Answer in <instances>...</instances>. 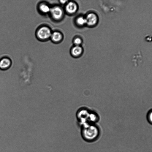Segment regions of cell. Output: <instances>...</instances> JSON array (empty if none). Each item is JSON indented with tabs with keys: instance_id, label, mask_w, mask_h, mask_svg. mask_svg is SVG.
I'll return each mask as SVG.
<instances>
[{
	"instance_id": "cell-1",
	"label": "cell",
	"mask_w": 152,
	"mask_h": 152,
	"mask_svg": "<svg viewBox=\"0 0 152 152\" xmlns=\"http://www.w3.org/2000/svg\"><path fill=\"white\" fill-rule=\"evenodd\" d=\"M100 132L98 127L95 125L87 124L82 127L81 134L83 138L88 142H92L99 137Z\"/></svg>"
},
{
	"instance_id": "cell-2",
	"label": "cell",
	"mask_w": 152,
	"mask_h": 152,
	"mask_svg": "<svg viewBox=\"0 0 152 152\" xmlns=\"http://www.w3.org/2000/svg\"><path fill=\"white\" fill-rule=\"evenodd\" d=\"M52 33L50 29L46 27H42L38 30V37L42 39H47L51 37Z\"/></svg>"
},
{
	"instance_id": "cell-3",
	"label": "cell",
	"mask_w": 152,
	"mask_h": 152,
	"mask_svg": "<svg viewBox=\"0 0 152 152\" xmlns=\"http://www.w3.org/2000/svg\"><path fill=\"white\" fill-rule=\"evenodd\" d=\"M50 12L54 19H59L61 18L63 12L61 9L58 7H55L50 9Z\"/></svg>"
},
{
	"instance_id": "cell-4",
	"label": "cell",
	"mask_w": 152,
	"mask_h": 152,
	"mask_svg": "<svg viewBox=\"0 0 152 152\" xmlns=\"http://www.w3.org/2000/svg\"><path fill=\"white\" fill-rule=\"evenodd\" d=\"M11 62L7 58H3L0 59V69L5 70L8 69L10 66Z\"/></svg>"
},
{
	"instance_id": "cell-5",
	"label": "cell",
	"mask_w": 152,
	"mask_h": 152,
	"mask_svg": "<svg viewBox=\"0 0 152 152\" xmlns=\"http://www.w3.org/2000/svg\"><path fill=\"white\" fill-rule=\"evenodd\" d=\"M86 23L89 25H93L95 24L97 21V17L93 13L89 14L86 18Z\"/></svg>"
},
{
	"instance_id": "cell-6",
	"label": "cell",
	"mask_w": 152,
	"mask_h": 152,
	"mask_svg": "<svg viewBox=\"0 0 152 152\" xmlns=\"http://www.w3.org/2000/svg\"><path fill=\"white\" fill-rule=\"evenodd\" d=\"M142 56L141 52L139 51L134 55L132 57V61L136 66H137L139 64L142 62Z\"/></svg>"
},
{
	"instance_id": "cell-7",
	"label": "cell",
	"mask_w": 152,
	"mask_h": 152,
	"mask_svg": "<svg viewBox=\"0 0 152 152\" xmlns=\"http://www.w3.org/2000/svg\"><path fill=\"white\" fill-rule=\"evenodd\" d=\"M77 7L76 4L74 3L70 2L66 6V11L70 13H73L77 10Z\"/></svg>"
},
{
	"instance_id": "cell-8",
	"label": "cell",
	"mask_w": 152,
	"mask_h": 152,
	"mask_svg": "<svg viewBox=\"0 0 152 152\" xmlns=\"http://www.w3.org/2000/svg\"><path fill=\"white\" fill-rule=\"evenodd\" d=\"M51 37L53 40L55 42H58L61 39L62 35L59 32H54L52 34Z\"/></svg>"
},
{
	"instance_id": "cell-9",
	"label": "cell",
	"mask_w": 152,
	"mask_h": 152,
	"mask_svg": "<svg viewBox=\"0 0 152 152\" xmlns=\"http://www.w3.org/2000/svg\"><path fill=\"white\" fill-rule=\"evenodd\" d=\"M82 51L81 48L79 46H76L73 48L72 52L73 55L77 56L81 54Z\"/></svg>"
},
{
	"instance_id": "cell-10",
	"label": "cell",
	"mask_w": 152,
	"mask_h": 152,
	"mask_svg": "<svg viewBox=\"0 0 152 152\" xmlns=\"http://www.w3.org/2000/svg\"><path fill=\"white\" fill-rule=\"evenodd\" d=\"M40 10L43 12L47 13L50 12V8L47 5L45 4H41L39 7Z\"/></svg>"
},
{
	"instance_id": "cell-11",
	"label": "cell",
	"mask_w": 152,
	"mask_h": 152,
	"mask_svg": "<svg viewBox=\"0 0 152 152\" xmlns=\"http://www.w3.org/2000/svg\"><path fill=\"white\" fill-rule=\"evenodd\" d=\"M77 22L79 24L81 25L86 23V18L82 17L79 18L77 20Z\"/></svg>"
},
{
	"instance_id": "cell-12",
	"label": "cell",
	"mask_w": 152,
	"mask_h": 152,
	"mask_svg": "<svg viewBox=\"0 0 152 152\" xmlns=\"http://www.w3.org/2000/svg\"><path fill=\"white\" fill-rule=\"evenodd\" d=\"M145 39L147 42H152V36L150 35H147L145 38Z\"/></svg>"
},
{
	"instance_id": "cell-13",
	"label": "cell",
	"mask_w": 152,
	"mask_h": 152,
	"mask_svg": "<svg viewBox=\"0 0 152 152\" xmlns=\"http://www.w3.org/2000/svg\"><path fill=\"white\" fill-rule=\"evenodd\" d=\"M148 118L149 122L152 124V110L149 112L148 114Z\"/></svg>"
},
{
	"instance_id": "cell-14",
	"label": "cell",
	"mask_w": 152,
	"mask_h": 152,
	"mask_svg": "<svg viewBox=\"0 0 152 152\" xmlns=\"http://www.w3.org/2000/svg\"><path fill=\"white\" fill-rule=\"evenodd\" d=\"M74 42L76 46H79L81 44V40L80 39L77 38L75 40Z\"/></svg>"
},
{
	"instance_id": "cell-15",
	"label": "cell",
	"mask_w": 152,
	"mask_h": 152,
	"mask_svg": "<svg viewBox=\"0 0 152 152\" xmlns=\"http://www.w3.org/2000/svg\"><path fill=\"white\" fill-rule=\"evenodd\" d=\"M66 1H62V0H61L60 1L61 3H63V4H64V3H65V2H66Z\"/></svg>"
}]
</instances>
